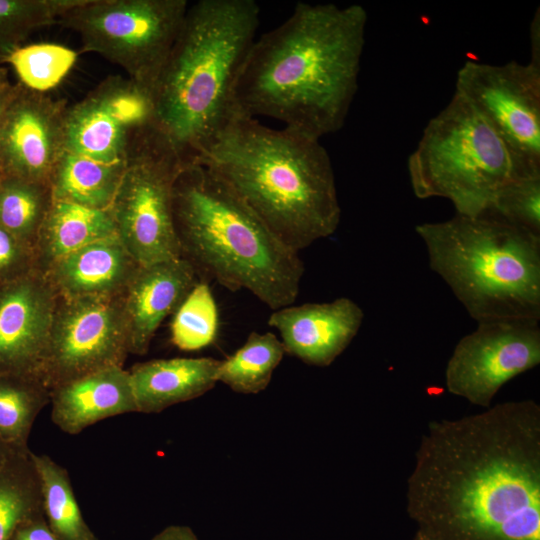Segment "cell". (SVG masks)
Listing matches in <instances>:
<instances>
[{"label": "cell", "mask_w": 540, "mask_h": 540, "mask_svg": "<svg viewBox=\"0 0 540 540\" xmlns=\"http://www.w3.org/2000/svg\"><path fill=\"white\" fill-rule=\"evenodd\" d=\"M220 360L211 357L156 359L129 371L137 412L158 413L200 397L217 383Z\"/></svg>", "instance_id": "ffe728a7"}, {"label": "cell", "mask_w": 540, "mask_h": 540, "mask_svg": "<svg viewBox=\"0 0 540 540\" xmlns=\"http://www.w3.org/2000/svg\"><path fill=\"white\" fill-rule=\"evenodd\" d=\"M51 420L76 435L96 422L137 412L130 374L123 366L103 368L50 391Z\"/></svg>", "instance_id": "d6986e66"}, {"label": "cell", "mask_w": 540, "mask_h": 540, "mask_svg": "<svg viewBox=\"0 0 540 540\" xmlns=\"http://www.w3.org/2000/svg\"><path fill=\"white\" fill-rule=\"evenodd\" d=\"M42 499L44 517L60 540H98L86 524L75 498L68 471L45 454L30 450Z\"/></svg>", "instance_id": "603a6c76"}, {"label": "cell", "mask_w": 540, "mask_h": 540, "mask_svg": "<svg viewBox=\"0 0 540 540\" xmlns=\"http://www.w3.org/2000/svg\"><path fill=\"white\" fill-rule=\"evenodd\" d=\"M138 267L115 235L64 256L40 273L60 299L114 298L122 296Z\"/></svg>", "instance_id": "ac0fdd59"}, {"label": "cell", "mask_w": 540, "mask_h": 540, "mask_svg": "<svg viewBox=\"0 0 540 540\" xmlns=\"http://www.w3.org/2000/svg\"><path fill=\"white\" fill-rule=\"evenodd\" d=\"M364 312L352 299L288 305L273 310L269 326L280 335L285 353L304 363L327 367L358 334Z\"/></svg>", "instance_id": "2e32d148"}, {"label": "cell", "mask_w": 540, "mask_h": 540, "mask_svg": "<svg viewBox=\"0 0 540 540\" xmlns=\"http://www.w3.org/2000/svg\"><path fill=\"white\" fill-rule=\"evenodd\" d=\"M530 61L534 67L540 69V11L537 8L530 24Z\"/></svg>", "instance_id": "836d02e7"}, {"label": "cell", "mask_w": 540, "mask_h": 540, "mask_svg": "<svg viewBox=\"0 0 540 540\" xmlns=\"http://www.w3.org/2000/svg\"><path fill=\"white\" fill-rule=\"evenodd\" d=\"M115 235L109 210L52 200L34 246L35 270L43 272L64 256Z\"/></svg>", "instance_id": "44dd1931"}, {"label": "cell", "mask_w": 540, "mask_h": 540, "mask_svg": "<svg viewBox=\"0 0 540 540\" xmlns=\"http://www.w3.org/2000/svg\"><path fill=\"white\" fill-rule=\"evenodd\" d=\"M64 150L49 181L52 200L109 210L127 167Z\"/></svg>", "instance_id": "7402d4cb"}, {"label": "cell", "mask_w": 540, "mask_h": 540, "mask_svg": "<svg viewBox=\"0 0 540 540\" xmlns=\"http://www.w3.org/2000/svg\"><path fill=\"white\" fill-rule=\"evenodd\" d=\"M367 21L360 4L297 3L253 43L236 85L238 113L318 140L338 132L357 94Z\"/></svg>", "instance_id": "7a4b0ae2"}, {"label": "cell", "mask_w": 540, "mask_h": 540, "mask_svg": "<svg viewBox=\"0 0 540 540\" xmlns=\"http://www.w3.org/2000/svg\"><path fill=\"white\" fill-rule=\"evenodd\" d=\"M42 499L30 449L0 469V540H11L17 527L42 513Z\"/></svg>", "instance_id": "4316f807"}, {"label": "cell", "mask_w": 540, "mask_h": 540, "mask_svg": "<svg viewBox=\"0 0 540 540\" xmlns=\"http://www.w3.org/2000/svg\"><path fill=\"white\" fill-rule=\"evenodd\" d=\"M199 281L184 257L138 267L121 296L130 353L148 351L163 320L174 314Z\"/></svg>", "instance_id": "e0dca14e"}, {"label": "cell", "mask_w": 540, "mask_h": 540, "mask_svg": "<svg viewBox=\"0 0 540 540\" xmlns=\"http://www.w3.org/2000/svg\"><path fill=\"white\" fill-rule=\"evenodd\" d=\"M415 231L431 270L477 323L540 320V235L486 214Z\"/></svg>", "instance_id": "8992f818"}, {"label": "cell", "mask_w": 540, "mask_h": 540, "mask_svg": "<svg viewBox=\"0 0 540 540\" xmlns=\"http://www.w3.org/2000/svg\"><path fill=\"white\" fill-rule=\"evenodd\" d=\"M285 350L271 332L253 331L245 343L225 360H220L216 380L242 394L259 393L269 385Z\"/></svg>", "instance_id": "cb8c5ba5"}, {"label": "cell", "mask_w": 540, "mask_h": 540, "mask_svg": "<svg viewBox=\"0 0 540 540\" xmlns=\"http://www.w3.org/2000/svg\"><path fill=\"white\" fill-rule=\"evenodd\" d=\"M406 512L437 540H540V405L506 401L431 421Z\"/></svg>", "instance_id": "6da1fadb"}, {"label": "cell", "mask_w": 540, "mask_h": 540, "mask_svg": "<svg viewBox=\"0 0 540 540\" xmlns=\"http://www.w3.org/2000/svg\"><path fill=\"white\" fill-rule=\"evenodd\" d=\"M35 270L34 251L0 226V284Z\"/></svg>", "instance_id": "1f68e13d"}, {"label": "cell", "mask_w": 540, "mask_h": 540, "mask_svg": "<svg viewBox=\"0 0 540 540\" xmlns=\"http://www.w3.org/2000/svg\"><path fill=\"white\" fill-rule=\"evenodd\" d=\"M57 301L37 270L0 284V375L40 378Z\"/></svg>", "instance_id": "9a60e30c"}, {"label": "cell", "mask_w": 540, "mask_h": 540, "mask_svg": "<svg viewBox=\"0 0 540 540\" xmlns=\"http://www.w3.org/2000/svg\"><path fill=\"white\" fill-rule=\"evenodd\" d=\"M11 540H60L49 527L43 512L21 523Z\"/></svg>", "instance_id": "d6a6232c"}, {"label": "cell", "mask_w": 540, "mask_h": 540, "mask_svg": "<svg viewBox=\"0 0 540 540\" xmlns=\"http://www.w3.org/2000/svg\"><path fill=\"white\" fill-rule=\"evenodd\" d=\"M83 0H0V60L23 46L31 33L59 23Z\"/></svg>", "instance_id": "83f0119b"}, {"label": "cell", "mask_w": 540, "mask_h": 540, "mask_svg": "<svg viewBox=\"0 0 540 540\" xmlns=\"http://www.w3.org/2000/svg\"><path fill=\"white\" fill-rule=\"evenodd\" d=\"M188 7L187 0H83L59 24L79 34L84 51L120 66L150 96Z\"/></svg>", "instance_id": "ba28073f"}, {"label": "cell", "mask_w": 540, "mask_h": 540, "mask_svg": "<svg viewBox=\"0 0 540 540\" xmlns=\"http://www.w3.org/2000/svg\"><path fill=\"white\" fill-rule=\"evenodd\" d=\"M19 452L25 451L17 450L0 440V469H2Z\"/></svg>", "instance_id": "8d00e7d4"}, {"label": "cell", "mask_w": 540, "mask_h": 540, "mask_svg": "<svg viewBox=\"0 0 540 540\" xmlns=\"http://www.w3.org/2000/svg\"><path fill=\"white\" fill-rule=\"evenodd\" d=\"M65 101L26 88L18 91L0 123L3 175L48 183L65 150Z\"/></svg>", "instance_id": "5bb4252c"}, {"label": "cell", "mask_w": 540, "mask_h": 540, "mask_svg": "<svg viewBox=\"0 0 540 540\" xmlns=\"http://www.w3.org/2000/svg\"><path fill=\"white\" fill-rule=\"evenodd\" d=\"M484 214L540 235V174L524 176L506 185Z\"/></svg>", "instance_id": "4dcf8cb0"}, {"label": "cell", "mask_w": 540, "mask_h": 540, "mask_svg": "<svg viewBox=\"0 0 540 540\" xmlns=\"http://www.w3.org/2000/svg\"><path fill=\"white\" fill-rule=\"evenodd\" d=\"M51 203L48 183L3 174L0 177V226L33 251Z\"/></svg>", "instance_id": "484cf974"}, {"label": "cell", "mask_w": 540, "mask_h": 540, "mask_svg": "<svg viewBox=\"0 0 540 540\" xmlns=\"http://www.w3.org/2000/svg\"><path fill=\"white\" fill-rule=\"evenodd\" d=\"M530 169L540 171V69L467 60L455 91Z\"/></svg>", "instance_id": "30bf717a"}, {"label": "cell", "mask_w": 540, "mask_h": 540, "mask_svg": "<svg viewBox=\"0 0 540 540\" xmlns=\"http://www.w3.org/2000/svg\"><path fill=\"white\" fill-rule=\"evenodd\" d=\"M407 171L417 198L447 199L456 214L470 217L484 214L512 181L540 174L456 93L425 126Z\"/></svg>", "instance_id": "52a82bcc"}, {"label": "cell", "mask_w": 540, "mask_h": 540, "mask_svg": "<svg viewBox=\"0 0 540 540\" xmlns=\"http://www.w3.org/2000/svg\"><path fill=\"white\" fill-rule=\"evenodd\" d=\"M254 0H199L150 94L153 132L183 165L197 163L238 113L236 85L256 40Z\"/></svg>", "instance_id": "3957f363"}, {"label": "cell", "mask_w": 540, "mask_h": 540, "mask_svg": "<svg viewBox=\"0 0 540 540\" xmlns=\"http://www.w3.org/2000/svg\"><path fill=\"white\" fill-rule=\"evenodd\" d=\"M10 84L7 78L6 70L0 66V88Z\"/></svg>", "instance_id": "f35d334b"}, {"label": "cell", "mask_w": 540, "mask_h": 540, "mask_svg": "<svg viewBox=\"0 0 540 540\" xmlns=\"http://www.w3.org/2000/svg\"><path fill=\"white\" fill-rule=\"evenodd\" d=\"M128 353L121 296L58 298L40 378L51 391L85 374L123 366Z\"/></svg>", "instance_id": "8fae6325"}, {"label": "cell", "mask_w": 540, "mask_h": 540, "mask_svg": "<svg viewBox=\"0 0 540 540\" xmlns=\"http://www.w3.org/2000/svg\"><path fill=\"white\" fill-rule=\"evenodd\" d=\"M50 402V390L34 375H0V440L21 451L40 411Z\"/></svg>", "instance_id": "d4e9b609"}, {"label": "cell", "mask_w": 540, "mask_h": 540, "mask_svg": "<svg viewBox=\"0 0 540 540\" xmlns=\"http://www.w3.org/2000/svg\"><path fill=\"white\" fill-rule=\"evenodd\" d=\"M218 330V310L208 282L200 280L173 314L171 341L183 351L210 345Z\"/></svg>", "instance_id": "f1b7e54d"}, {"label": "cell", "mask_w": 540, "mask_h": 540, "mask_svg": "<svg viewBox=\"0 0 540 540\" xmlns=\"http://www.w3.org/2000/svg\"><path fill=\"white\" fill-rule=\"evenodd\" d=\"M152 540H199L193 530L188 526L171 525L159 533Z\"/></svg>", "instance_id": "e575fe53"}, {"label": "cell", "mask_w": 540, "mask_h": 540, "mask_svg": "<svg viewBox=\"0 0 540 540\" xmlns=\"http://www.w3.org/2000/svg\"><path fill=\"white\" fill-rule=\"evenodd\" d=\"M173 212L182 257L200 280L247 290L272 311L294 304L305 271L299 253L215 172L200 163L183 165Z\"/></svg>", "instance_id": "5b68a950"}, {"label": "cell", "mask_w": 540, "mask_h": 540, "mask_svg": "<svg viewBox=\"0 0 540 540\" xmlns=\"http://www.w3.org/2000/svg\"><path fill=\"white\" fill-rule=\"evenodd\" d=\"M539 364V320L477 323L454 347L445 368V387L486 409L505 383Z\"/></svg>", "instance_id": "7c38bea8"}, {"label": "cell", "mask_w": 540, "mask_h": 540, "mask_svg": "<svg viewBox=\"0 0 540 540\" xmlns=\"http://www.w3.org/2000/svg\"><path fill=\"white\" fill-rule=\"evenodd\" d=\"M197 163L220 176L294 251L335 233V174L320 140L237 113Z\"/></svg>", "instance_id": "277c9868"}, {"label": "cell", "mask_w": 540, "mask_h": 540, "mask_svg": "<svg viewBox=\"0 0 540 540\" xmlns=\"http://www.w3.org/2000/svg\"><path fill=\"white\" fill-rule=\"evenodd\" d=\"M182 167L151 127L128 160L109 211L118 238L139 266L182 257L173 212Z\"/></svg>", "instance_id": "9c48e42d"}, {"label": "cell", "mask_w": 540, "mask_h": 540, "mask_svg": "<svg viewBox=\"0 0 540 540\" xmlns=\"http://www.w3.org/2000/svg\"><path fill=\"white\" fill-rule=\"evenodd\" d=\"M1 176H2V172H1V170H0V177H1Z\"/></svg>", "instance_id": "ab89813d"}, {"label": "cell", "mask_w": 540, "mask_h": 540, "mask_svg": "<svg viewBox=\"0 0 540 540\" xmlns=\"http://www.w3.org/2000/svg\"><path fill=\"white\" fill-rule=\"evenodd\" d=\"M412 540H437L435 539L434 537L420 531V530H416V533L414 535V537L412 538Z\"/></svg>", "instance_id": "74e56055"}, {"label": "cell", "mask_w": 540, "mask_h": 540, "mask_svg": "<svg viewBox=\"0 0 540 540\" xmlns=\"http://www.w3.org/2000/svg\"><path fill=\"white\" fill-rule=\"evenodd\" d=\"M18 88H19V83L16 84V85H13V84H8L2 88H0V123L2 121V118L8 108V106L10 105V103L12 102V100L14 99L17 91H18Z\"/></svg>", "instance_id": "d590c367"}, {"label": "cell", "mask_w": 540, "mask_h": 540, "mask_svg": "<svg viewBox=\"0 0 540 540\" xmlns=\"http://www.w3.org/2000/svg\"><path fill=\"white\" fill-rule=\"evenodd\" d=\"M149 94L128 77L110 76L67 108L65 150L103 163H125L151 126Z\"/></svg>", "instance_id": "4fadbf2b"}, {"label": "cell", "mask_w": 540, "mask_h": 540, "mask_svg": "<svg viewBox=\"0 0 540 540\" xmlns=\"http://www.w3.org/2000/svg\"><path fill=\"white\" fill-rule=\"evenodd\" d=\"M77 60V53L60 44L23 45L4 61L9 63L28 89L45 93L56 87Z\"/></svg>", "instance_id": "f546056e"}]
</instances>
